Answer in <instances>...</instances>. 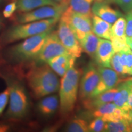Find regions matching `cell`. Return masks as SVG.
I'll return each mask as SVG.
<instances>
[{"label":"cell","mask_w":132,"mask_h":132,"mask_svg":"<svg viewBox=\"0 0 132 132\" xmlns=\"http://www.w3.org/2000/svg\"><path fill=\"white\" fill-rule=\"evenodd\" d=\"M59 19L65 21L75 33L79 42L92 31V16L74 11L68 6Z\"/></svg>","instance_id":"cell-6"},{"label":"cell","mask_w":132,"mask_h":132,"mask_svg":"<svg viewBox=\"0 0 132 132\" xmlns=\"http://www.w3.org/2000/svg\"><path fill=\"white\" fill-rule=\"evenodd\" d=\"M130 122H131V123L132 125V115H131V120H130Z\"/></svg>","instance_id":"cell-38"},{"label":"cell","mask_w":132,"mask_h":132,"mask_svg":"<svg viewBox=\"0 0 132 132\" xmlns=\"http://www.w3.org/2000/svg\"><path fill=\"white\" fill-rule=\"evenodd\" d=\"M81 76L79 84V94L80 98L84 100L90 97L96 88L100 80V74L97 67L90 62L85 67Z\"/></svg>","instance_id":"cell-10"},{"label":"cell","mask_w":132,"mask_h":132,"mask_svg":"<svg viewBox=\"0 0 132 132\" xmlns=\"http://www.w3.org/2000/svg\"><path fill=\"white\" fill-rule=\"evenodd\" d=\"M81 71L74 67L67 71L61 80L59 86V105L64 114L73 111L77 102Z\"/></svg>","instance_id":"cell-5"},{"label":"cell","mask_w":132,"mask_h":132,"mask_svg":"<svg viewBox=\"0 0 132 132\" xmlns=\"http://www.w3.org/2000/svg\"><path fill=\"white\" fill-rule=\"evenodd\" d=\"M111 24L95 15L92 16V31L98 37L110 40Z\"/></svg>","instance_id":"cell-19"},{"label":"cell","mask_w":132,"mask_h":132,"mask_svg":"<svg viewBox=\"0 0 132 132\" xmlns=\"http://www.w3.org/2000/svg\"><path fill=\"white\" fill-rule=\"evenodd\" d=\"M54 1H55L58 4H64L69 6V0H54Z\"/></svg>","instance_id":"cell-34"},{"label":"cell","mask_w":132,"mask_h":132,"mask_svg":"<svg viewBox=\"0 0 132 132\" xmlns=\"http://www.w3.org/2000/svg\"><path fill=\"white\" fill-rule=\"evenodd\" d=\"M97 1H102V0H96Z\"/></svg>","instance_id":"cell-39"},{"label":"cell","mask_w":132,"mask_h":132,"mask_svg":"<svg viewBox=\"0 0 132 132\" xmlns=\"http://www.w3.org/2000/svg\"><path fill=\"white\" fill-rule=\"evenodd\" d=\"M9 100V90L7 87L0 93V116L4 112Z\"/></svg>","instance_id":"cell-30"},{"label":"cell","mask_w":132,"mask_h":132,"mask_svg":"<svg viewBox=\"0 0 132 132\" xmlns=\"http://www.w3.org/2000/svg\"><path fill=\"white\" fill-rule=\"evenodd\" d=\"M76 58L69 54H62L50 59L47 64L60 77H63L67 71L73 67Z\"/></svg>","instance_id":"cell-16"},{"label":"cell","mask_w":132,"mask_h":132,"mask_svg":"<svg viewBox=\"0 0 132 132\" xmlns=\"http://www.w3.org/2000/svg\"><path fill=\"white\" fill-rule=\"evenodd\" d=\"M59 103V98L56 95H47L42 97L37 103V110L41 115L50 117L56 111Z\"/></svg>","instance_id":"cell-18"},{"label":"cell","mask_w":132,"mask_h":132,"mask_svg":"<svg viewBox=\"0 0 132 132\" xmlns=\"http://www.w3.org/2000/svg\"><path fill=\"white\" fill-rule=\"evenodd\" d=\"M88 123V131L91 132L103 131L105 122L101 118H94Z\"/></svg>","instance_id":"cell-28"},{"label":"cell","mask_w":132,"mask_h":132,"mask_svg":"<svg viewBox=\"0 0 132 132\" xmlns=\"http://www.w3.org/2000/svg\"><path fill=\"white\" fill-rule=\"evenodd\" d=\"M65 131L68 132H87L88 123L85 120L80 118L74 119L67 125Z\"/></svg>","instance_id":"cell-25"},{"label":"cell","mask_w":132,"mask_h":132,"mask_svg":"<svg viewBox=\"0 0 132 132\" xmlns=\"http://www.w3.org/2000/svg\"><path fill=\"white\" fill-rule=\"evenodd\" d=\"M117 90L116 86L95 96L87 97L83 100V106L87 110L92 111L103 104L113 102Z\"/></svg>","instance_id":"cell-17"},{"label":"cell","mask_w":132,"mask_h":132,"mask_svg":"<svg viewBox=\"0 0 132 132\" xmlns=\"http://www.w3.org/2000/svg\"><path fill=\"white\" fill-rule=\"evenodd\" d=\"M108 2L116 4L125 13L129 12L132 10V0H106Z\"/></svg>","instance_id":"cell-29"},{"label":"cell","mask_w":132,"mask_h":132,"mask_svg":"<svg viewBox=\"0 0 132 132\" xmlns=\"http://www.w3.org/2000/svg\"><path fill=\"white\" fill-rule=\"evenodd\" d=\"M59 20V18H52L11 26L1 36V42L4 45L11 44L52 30Z\"/></svg>","instance_id":"cell-2"},{"label":"cell","mask_w":132,"mask_h":132,"mask_svg":"<svg viewBox=\"0 0 132 132\" xmlns=\"http://www.w3.org/2000/svg\"><path fill=\"white\" fill-rule=\"evenodd\" d=\"M125 26L126 20L124 16H122L117 19L111 26L110 40L126 41Z\"/></svg>","instance_id":"cell-22"},{"label":"cell","mask_w":132,"mask_h":132,"mask_svg":"<svg viewBox=\"0 0 132 132\" xmlns=\"http://www.w3.org/2000/svg\"><path fill=\"white\" fill-rule=\"evenodd\" d=\"M91 12L93 15L101 18L110 24H113L117 19L123 16L121 12L110 7L107 3L102 2V1H96L94 3Z\"/></svg>","instance_id":"cell-14"},{"label":"cell","mask_w":132,"mask_h":132,"mask_svg":"<svg viewBox=\"0 0 132 132\" xmlns=\"http://www.w3.org/2000/svg\"><path fill=\"white\" fill-rule=\"evenodd\" d=\"M9 90V105L4 114L5 118L10 120H20L27 115L29 101L23 85L19 81L5 79Z\"/></svg>","instance_id":"cell-4"},{"label":"cell","mask_w":132,"mask_h":132,"mask_svg":"<svg viewBox=\"0 0 132 132\" xmlns=\"http://www.w3.org/2000/svg\"><path fill=\"white\" fill-rule=\"evenodd\" d=\"M126 26H125V37L126 40L132 39V10L127 13L125 16Z\"/></svg>","instance_id":"cell-31"},{"label":"cell","mask_w":132,"mask_h":132,"mask_svg":"<svg viewBox=\"0 0 132 132\" xmlns=\"http://www.w3.org/2000/svg\"><path fill=\"white\" fill-rule=\"evenodd\" d=\"M117 89L118 90L113 100L114 103L123 111L128 119L131 120L132 113L130 112L128 105L131 87L127 82L124 81L117 86Z\"/></svg>","instance_id":"cell-15"},{"label":"cell","mask_w":132,"mask_h":132,"mask_svg":"<svg viewBox=\"0 0 132 132\" xmlns=\"http://www.w3.org/2000/svg\"><path fill=\"white\" fill-rule=\"evenodd\" d=\"M97 68L100 74V80L96 88L90 97L95 96L111 89L116 87L120 81L119 75L113 69L99 65L97 66Z\"/></svg>","instance_id":"cell-11"},{"label":"cell","mask_w":132,"mask_h":132,"mask_svg":"<svg viewBox=\"0 0 132 132\" xmlns=\"http://www.w3.org/2000/svg\"><path fill=\"white\" fill-rule=\"evenodd\" d=\"M68 6L64 4L43 6L29 12H21L16 16V20L19 23H25L52 18H60Z\"/></svg>","instance_id":"cell-7"},{"label":"cell","mask_w":132,"mask_h":132,"mask_svg":"<svg viewBox=\"0 0 132 132\" xmlns=\"http://www.w3.org/2000/svg\"><path fill=\"white\" fill-rule=\"evenodd\" d=\"M126 75H132V51L130 48L119 52Z\"/></svg>","instance_id":"cell-26"},{"label":"cell","mask_w":132,"mask_h":132,"mask_svg":"<svg viewBox=\"0 0 132 132\" xmlns=\"http://www.w3.org/2000/svg\"><path fill=\"white\" fill-rule=\"evenodd\" d=\"M53 30L26 38L23 42L9 48L6 52L8 59L14 63L35 61L47 36Z\"/></svg>","instance_id":"cell-3"},{"label":"cell","mask_w":132,"mask_h":132,"mask_svg":"<svg viewBox=\"0 0 132 132\" xmlns=\"http://www.w3.org/2000/svg\"><path fill=\"white\" fill-rule=\"evenodd\" d=\"M114 53L111 40L100 39L94 59L98 65L111 68V60Z\"/></svg>","instance_id":"cell-13"},{"label":"cell","mask_w":132,"mask_h":132,"mask_svg":"<svg viewBox=\"0 0 132 132\" xmlns=\"http://www.w3.org/2000/svg\"><path fill=\"white\" fill-rule=\"evenodd\" d=\"M16 10L20 12H26L46 6H56L54 0H16Z\"/></svg>","instance_id":"cell-20"},{"label":"cell","mask_w":132,"mask_h":132,"mask_svg":"<svg viewBox=\"0 0 132 132\" xmlns=\"http://www.w3.org/2000/svg\"><path fill=\"white\" fill-rule=\"evenodd\" d=\"M127 44L129 47L130 49L132 51V39H128V40H126Z\"/></svg>","instance_id":"cell-36"},{"label":"cell","mask_w":132,"mask_h":132,"mask_svg":"<svg viewBox=\"0 0 132 132\" xmlns=\"http://www.w3.org/2000/svg\"><path fill=\"white\" fill-rule=\"evenodd\" d=\"M9 129V127L6 124H0V132L7 131Z\"/></svg>","instance_id":"cell-35"},{"label":"cell","mask_w":132,"mask_h":132,"mask_svg":"<svg viewBox=\"0 0 132 132\" xmlns=\"http://www.w3.org/2000/svg\"><path fill=\"white\" fill-rule=\"evenodd\" d=\"M91 111L92 117L101 118L105 122L122 119L129 120L123 111L111 102L103 104Z\"/></svg>","instance_id":"cell-12"},{"label":"cell","mask_w":132,"mask_h":132,"mask_svg":"<svg viewBox=\"0 0 132 132\" xmlns=\"http://www.w3.org/2000/svg\"><path fill=\"white\" fill-rule=\"evenodd\" d=\"M100 40V37L90 31L80 41V44L82 50L90 57L94 58Z\"/></svg>","instance_id":"cell-21"},{"label":"cell","mask_w":132,"mask_h":132,"mask_svg":"<svg viewBox=\"0 0 132 132\" xmlns=\"http://www.w3.org/2000/svg\"><path fill=\"white\" fill-rule=\"evenodd\" d=\"M125 81H126L130 86L132 87V77H130V78H128L127 79H126V80H125Z\"/></svg>","instance_id":"cell-37"},{"label":"cell","mask_w":132,"mask_h":132,"mask_svg":"<svg viewBox=\"0 0 132 132\" xmlns=\"http://www.w3.org/2000/svg\"><path fill=\"white\" fill-rule=\"evenodd\" d=\"M26 78L29 88L37 98L52 94L60 86L57 75L47 64L32 67L26 73Z\"/></svg>","instance_id":"cell-1"},{"label":"cell","mask_w":132,"mask_h":132,"mask_svg":"<svg viewBox=\"0 0 132 132\" xmlns=\"http://www.w3.org/2000/svg\"><path fill=\"white\" fill-rule=\"evenodd\" d=\"M94 0H69V7L75 12L92 16L91 6Z\"/></svg>","instance_id":"cell-24"},{"label":"cell","mask_w":132,"mask_h":132,"mask_svg":"<svg viewBox=\"0 0 132 132\" xmlns=\"http://www.w3.org/2000/svg\"><path fill=\"white\" fill-rule=\"evenodd\" d=\"M103 131L106 132H130L132 131V125L130 120L122 119L116 121L105 122Z\"/></svg>","instance_id":"cell-23"},{"label":"cell","mask_w":132,"mask_h":132,"mask_svg":"<svg viewBox=\"0 0 132 132\" xmlns=\"http://www.w3.org/2000/svg\"><path fill=\"white\" fill-rule=\"evenodd\" d=\"M0 1H1V0H0Z\"/></svg>","instance_id":"cell-41"},{"label":"cell","mask_w":132,"mask_h":132,"mask_svg":"<svg viewBox=\"0 0 132 132\" xmlns=\"http://www.w3.org/2000/svg\"><path fill=\"white\" fill-rule=\"evenodd\" d=\"M111 69H113L119 75L126 76L125 70L122 65L120 59V55L119 52L115 53L111 60Z\"/></svg>","instance_id":"cell-27"},{"label":"cell","mask_w":132,"mask_h":132,"mask_svg":"<svg viewBox=\"0 0 132 132\" xmlns=\"http://www.w3.org/2000/svg\"><path fill=\"white\" fill-rule=\"evenodd\" d=\"M56 32L59 40L67 50L69 54L76 59L80 57L81 55L82 50L75 33L69 24L59 19Z\"/></svg>","instance_id":"cell-9"},{"label":"cell","mask_w":132,"mask_h":132,"mask_svg":"<svg viewBox=\"0 0 132 132\" xmlns=\"http://www.w3.org/2000/svg\"><path fill=\"white\" fill-rule=\"evenodd\" d=\"M0 28H1V21H0Z\"/></svg>","instance_id":"cell-40"},{"label":"cell","mask_w":132,"mask_h":132,"mask_svg":"<svg viewBox=\"0 0 132 132\" xmlns=\"http://www.w3.org/2000/svg\"><path fill=\"white\" fill-rule=\"evenodd\" d=\"M16 10V2L13 1V2L8 4L7 6L3 10V16L6 18H9L13 14Z\"/></svg>","instance_id":"cell-32"},{"label":"cell","mask_w":132,"mask_h":132,"mask_svg":"<svg viewBox=\"0 0 132 132\" xmlns=\"http://www.w3.org/2000/svg\"><path fill=\"white\" fill-rule=\"evenodd\" d=\"M126 82V81H125ZM130 86V85H129ZM131 87V89H130V92L129 97H128V107H129L130 111L132 113V87L130 86Z\"/></svg>","instance_id":"cell-33"},{"label":"cell","mask_w":132,"mask_h":132,"mask_svg":"<svg viewBox=\"0 0 132 132\" xmlns=\"http://www.w3.org/2000/svg\"><path fill=\"white\" fill-rule=\"evenodd\" d=\"M67 54L69 53L59 40L56 31L53 30L47 36L35 61L40 64H47L53 57Z\"/></svg>","instance_id":"cell-8"}]
</instances>
